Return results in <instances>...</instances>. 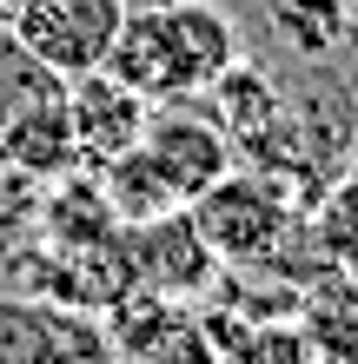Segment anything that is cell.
<instances>
[{
    "label": "cell",
    "mask_w": 358,
    "mask_h": 364,
    "mask_svg": "<svg viewBox=\"0 0 358 364\" xmlns=\"http://www.w3.org/2000/svg\"><path fill=\"white\" fill-rule=\"evenodd\" d=\"M139 153L159 166V179L173 186L179 205H193L213 179L233 173V139L213 113H199L193 100H159L139 126Z\"/></svg>",
    "instance_id": "cell-5"
},
{
    "label": "cell",
    "mask_w": 358,
    "mask_h": 364,
    "mask_svg": "<svg viewBox=\"0 0 358 364\" xmlns=\"http://www.w3.org/2000/svg\"><path fill=\"white\" fill-rule=\"evenodd\" d=\"M239 60V27L213 0H159V7H126L107 67L139 100H193Z\"/></svg>",
    "instance_id": "cell-1"
},
{
    "label": "cell",
    "mask_w": 358,
    "mask_h": 364,
    "mask_svg": "<svg viewBox=\"0 0 358 364\" xmlns=\"http://www.w3.org/2000/svg\"><path fill=\"white\" fill-rule=\"evenodd\" d=\"M67 113H73V146H80V173H100L107 159H120L139 139L153 100H139L133 87H120L113 73H80L67 80Z\"/></svg>",
    "instance_id": "cell-8"
},
{
    "label": "cell",
    "mask_w": 358,
    "mask_h": 364,
    "mask_svg": "<svg viewBox=\"0 0 358 364\" xmlns=\"http://www.w3.org/2000/svg\"><path fill=\"white\" fill-rule=\"evenodd\" d=\"M120 20H126V0H20L14 40L47 80H80L107 67Z\"/></svg>",
    "instance_id": "cell-3"
},
{
    "label": "cell",
    "mask_w": 358,
    "mask_h": 364,
    "mask_svg": "<svg viewBox=\"0 0 358 364\" xmlns=\"http://www.w3.org/2000/svg\"><path fill=\"white\" fill-rule=\"evenodd\" d=\"M0 159H7L14 179H67L80 173V146H73V113H67V80H53L47 93L20 100L7 119H0Z\"/></svg>",
    "instance_id": "cell-7"
},
{
    "label": "cell",
    "mask_w": 358,
    "mask_h": 364,
    "mask_svg": "<svg viewBox=\"0 0 358 364\" xmlns=\"http://www.w3.org/2000/svg\"><path fill=\"white\" fill-rule=\"evenodd\" d=\"M345 27H352L345 0H279V7H272V33L299 60H325L345 40Z\"/></svg>",
    "instance_id": "cell-13"
},
{
    "label": "cell",
    "mask_w": 358,
    "mask_h": 364,
    "mask_svg": "<svg viewBox=\"0 0 358 364\" xmlns=\"http://www.w3.org/2000/svg\"><path fill=\"white\" fill-rule=\"evenodd\" d=\"M305 245L319 252V272L358 278V166H339L305 205Z\"/></svg>",
    "instance_id": "cell-12"
},
{
    "label": "cell",
    "mask_w": 358,
    "mask_h": 364,
    "mask_svg": "<svg viewBox=\"0 0 358 364\" xmlns=\"http://www.w3.org/2000/svg\"><path fill=\"white\" fill-rule=\"evenodd\" d=\"M305 364H312V358H305Z\"/></svg>",
    "instance_id": "cell-14"
},
{
    "label": "cell",
    "mask_w": 358,
    "mask_h": 364,
    "mask_svg": "<svg viewBox=\"0 0 358 364\" xmlns=\"http://www.w3.org/2000/svg\"><path fill=\"white\" fill-rule=\"evenodd\" d=\"M206 93H213V119L226 126L233 153H246V159L265 166V153H272L279 133H285V93L272 87L259 67H246V60H233V67H226Z\"/></svg>",
    "instance_id": "cell-9"
},
{
    "label": "cell",
    "mask_w": 358,
    "mask_h": 364,
    "mask_svg": "<svg viewBox=\"0 0 358 364\" xmlns=\"http://www.w3.org/2000/svg\"><path fill=\"white\" fill-rule=\"evenodd\" d=\"M186 219L199 225V239L213 245L219 265H272L279 252L299 239L305 212L292 205V192L279 186V173L252 166V173H226L186 205Z\"/></svg>",
    "instance_id": "cell-2"
},
{
    "label": "cell",
    "mask_w": 358,
    "mask_h": 364,
    "mask_svg": "<svg viewBox=\"0 0 358 364\" xmlns=\"http://www.w3.org/2000/svg\"><path fill=\"white\" fill-rule=\"evenodd\" d=\"M0 364H113V338L93 311L53 298H0Z\"/></svg>",
    "instance_id": "cell-6"
},
{
    "label": "cell",
    "mask_w": 358,
    "mask_h": 364,
    "mask_svg": "<svg viewBox=\"0 0 358 364\" xmlns=\"http://www.w3.org/2000/svg\"><path fill=\"white\" fill-rule=\"evenodd\" d=\"M120 265H126V291H146V298H173V305H186V298H206L219 285V259L213 245L199 239V225L179 212H159V219L146 225H120Z\"/></svg>",
    "instance_id": "cell-4"
},
{
    "label": "cell",
    "mask_w": 358,
    "mask_h": 364,
    "mask_svg": "<svg viewBox=\"0 0 358 364\" xmlns=\"http://www.w3.org/2000/svg\"><path fill=\"white\" fill-rule=\"evenodd\" d=\"M53 186L60 192L40 205V232H47L53 252H87V245H113L120 239V219H113V205H107V192H100L93 173H67Z\"/></svg>",
    "instance_id": "cell-11"
},
{
    "label": "cell",
    "mask_w": 358,
    "mask_h": 364,
    "mask_svg": "<svg viewBox=\"0 0 358 364\" xmlns=\"http://www.w3.org/2000/svg\"><path fill=\"white\" fill-rule=\"evenodd\" d=\"M292 325L305 338L312 364H358V278L352 272H312Z\"/></svg>",
    "instance_id": "cell-10"
}]
</instances>
